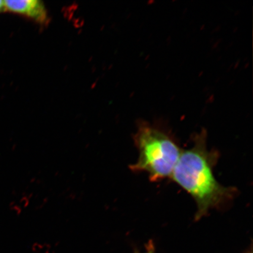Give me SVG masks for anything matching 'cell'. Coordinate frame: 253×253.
Returning a JSON list of instances; mask_svg holds the SVG:
<instances>
[{"label":"cell","mask_w":253,"mask_h":253,"mask_svg":"<svg viewBox=\"0 0 253 253\" xmlns=\"http://www.w3.org/2000/svg\"><path fill=\"white\" fill-rule=\"evenodd\" d=\"M193 145L183 150L170 178L194 199L199 220L211 209L219 208L235 197L236 189L226 187L215 178L213 169L219 159L216 150H209L207 131L195 135Z\"/></svg>","instance_id":"cell-1"},{"label":"cell","mask_w":253,"mask_h":253,"mask_svg":"<svg viewBox=\"0 0 253 253\" xmlns=\"http://www.w3.org/2000/svg\"><path fill=\"white\" fill-rule=\"evenodd\" d=\"M134 141L139 156L129 167L132 171L145 172L155 182L171 177L182 150L169 130L157 123L141 121Z\"/></svg>","instance_id":"cell-2"},{"label":"cell","mask_w":253,"mask_h":253,"mask_svg":"<svg viewBox=\"0 0 253 253\" xmlns=\"http://www.w3.org/2000/svg\"><path fill=\"white\" fill-rule=\"evenodd\" d=\"M4 3L6 10L26 16L40 24L48 20L45 6L40 0H7Z\"/></svg>","instance_id":"cell-3"},{"label":"cell","mask_w":253,"mask_h":253,"mask_svg":"<svg viewBox=\"0 0 253 253\" xmlns=\"http://www.w3.org/2000/svg\"><path fill=\"white\" fill-rule=\"evenodd\" d=\"M135 253H154V247L153 243L150 242V244L148 245V247L147 251L144 253H138L135 252Z\"/></svg>","instance_id":"cell-4"},{"label":"cell","mask_w":253,"mask_h":253,"mask_svg":"<svg viewBox=\"0 0 253 253\" xmlns=\"http://www.w3.org/2000/svg\"><path fill=\"white\" fill-rule=\"evenodd\" d=\"M4 9V1H1L0 0V12Z\"/></svg>","instance_id":"cell-5"}]
</instances>
